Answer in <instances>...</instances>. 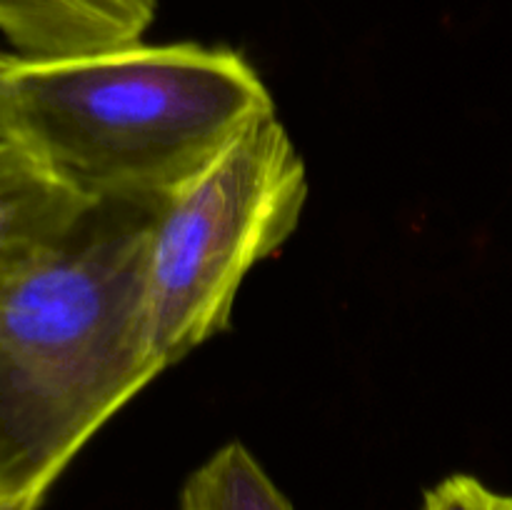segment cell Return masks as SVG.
<instances>
[{
  "label": "cell",
  "instance_id": "cell-6",
  "mask_svg": "<svg viewBox=\"0 0 512 510\" xmlns=\"http://www.w3.org/2000/svg\"><path fill=\"white\" fill-rule=\"evenodd\" d=\"M180 510H295L243 443L223 445L183 485Z\"/></svg>",
  "mask_w": 512,
  "mask_h": 510
},
{
  "label": "cell",
  "instance_id": "cell-8",
  "mask_svg": "<svg viewBox=\"0 0 512 510\" xmlns=\"http://www.w3.org/2000/svg\"><path fill=\"white\" fill-rule=\"evenodd\" d=\"M43 498L33 495H0V510H38Z\"/></svg>",
  "mask_w": 512,
  "mask_h": 510
},
{
  "label": "cell",
  "instance_id": "cell-4",
  "mask_svg": "<svg viewBox=\"0 0 512 510\" xmlns=\"http://www.w3.org/2000/svg\"><path fill=\"white\" fill-rule=\"evenodd\" d=\"M158 0H0V35L18 58L50 60L140 43Z\"/></svg>",
  "mask_w": 512,
  "mask_h": 510
},
{
  "label": "cell",
  "instance_id": "cell-5",
  "mask_svg": "<svg viewBox=\"0 0 512 510\" xmlns=\"http://www.w3.org/2000/svg\"><path fill=\"white\" fill-rule=\"evenodd\" d=\"M95 200L0 135V283L58 245Z\"/></svg>",
  "mask_w": 512,
  "mask_h": 510
},
{
  "label": "cell",
  "instance_id": "cell-10",
  "mask_svg": "<svg viewBox=\"0 0 512 510\" xmlns=\"http://www.w3.org/2000/svg\"><path fill=\"white\" fill-rule=\"evenodd\" d=\"M0 135H3V130H0Z\"/></svg>",
  "mask_w": 512,
  "mask_h": 510
},
{
  "label": "cell",
  "instance_id": "cell-7",
  "mask_svg": "<svg viewBox=\"0 0 512 510\" xmlns=\"http://www.w3.org/2000/svg\"><path fill=\"white\" fill-rule=\"evenodd\" d=\"M423 510H512V495L488 488L473 475H450L425 493Z\"/></svg>",
  "mask_w": 512,
  "mask_h": 510
},
{
  "label": "cell",
  "instance_id": "cell-2",
  "mask_svg": "<svg viewBox=\"0 0 512 510\" xmlns=\"http://www.w3.org/2000/svg\"><path fill=\"white\" fill-rule=\"evenodd\" d=\"M275 115L233 48L140 43L70 58L10 55L0 130L88 200L165 198L245 128Z\"/></svg>",
  "mask_w": 512,
  "mask_h": 510
},
{
  "label": "cell",
  "instance_id": "cell-9",
  "mask_svg": "<svg viewBox=\"0 0 512 510\" xmlns=\"http://www.w3.org/2000/svg\"><path fill=\"white\" fill-rule=\"evenodd\" d=\"M8 60H10V55L0 53V73H3V68H5V65H8Z\"/></svg>",
  "mask_w": 512,
  "mask_h": 510
},
{
  "label": "cell",
  "instance_id": "cell-3",
  "mask_svg": "<svg viewBox=\"0 0 512 510\" xmlns=\"http://www.w3.org/2000/svg\"><path fill=\"white\" fill-rule=\"evenodd\" d=\"M308 168L278 113L165 195L145 258L150 345L165 370L225 333L245 275L300 225Z\"/></svg>",
  "mask_w": 512,
  "mask_h": 510
},
{
  "label": "cell",
  "instance_id": "cell-1",
  "mask_svg": "<svg viewBox=\"0 0 512 510\" xmlns=\"http://www.w3.org/2000/svg\"><path fill=\"white\" fill-rule=\"evenodd\" d=\"M163 198L95 200L0 283V495L45 498L85 443L165 373L145 315Z\"/></svg>",
  "mask_w": 512,
  "mask_h": 510
}]
</instances>
